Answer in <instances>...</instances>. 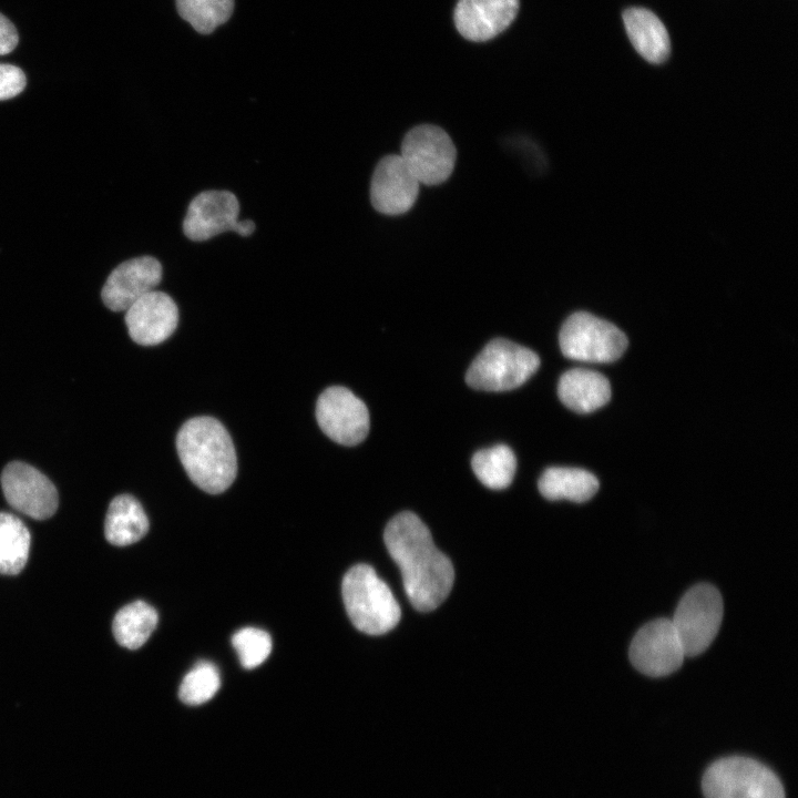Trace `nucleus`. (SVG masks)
<instances>
[{"label":"nucleus","mask_w":798,"mask_h":798,"mask_svg":"<svg viewBox=\"0 0 798 798\" xmlns=\"http://www.w3.org/2000/svg\"><path fill=\"white\" fill-rule=\"evenodd\" d=\"M383 539L412 606L420 612L437 608L452 589L454 571L426 524L415 513L401 512L389 521Z\"/></svg>","instance_id":"obj_1"},{"label":"nucleus","mask_w":798,"mask_h":798,"mask_svg":"<svg viewBox=\"0 0 798 798\" xmlns=\"http://www.w3.org/2000/svg\"><path fill=\"white\" fill-rule=\"evenodd\" d=\"M176 449L187 475L205 492H224L235 480V448L217 419L202 416L187 420L177 433Z\"/></svg>","instance_id":"obj_2"},{"label":"nucleus","mask_w":798,"mask_h":798,"mask_svg":"<svg viewBox=\"0 0 798 798\" xmlns=\"http://www.w3.org/2000/svg\"><path fill=\"white\" fill-rule=\"evenodd\" d=\"M341 592L347 614L357 630L381 635L398 624L400 607L370 565L352 566L344 576Z\"/></svg>","instance_id":"obj_3"},{"label":"nucleus","mask_w":798,"mask_h":798,"mask_svg":"<svg viewBox=\"0 0 798 798\" xmlns=\"http://www.w3.org/2000/svg\"><path fill=\"white\" fill-rule=\"evenodd\" d=\"M540 358L508 339L491 340L470 365L467 383L478 390L507 391L523 385L539 368Z\"/></svg>","instance_id":"obj_4"},{"label":"nucleus","mask_w":798,"mask_h":798,"mask_svg":"<svg viewBox=\"0 0 798 798\" xmlns=\"http://www.w3.org/2000/svg\"><path fill=\"white\" fill-rule=\"evenodd\" d=\"M706 798H785L779 778L768 767L747 757L713 763L703 776Z\"/></svg>","instance_id":"obj_5"},{"label":"nucleus","mask_w":798,"mask_h":798,"mask_svg":"<svg viewBox=\"0 0 798 798\" xmlns=\"http://www.w3.org/2000/svg\"><path fill=\"white\" fill-rule=\"evenodd\" d=\"M562 354L586 362H612L627 348L625 334L615 325L586 311L572 314L560 330Z\"/></svg>","instance_id":"obj_6"},{"label":"nucleus","mask_w":798,"mask_h":798,"mask_svg":"<svg viewBox=\"0 0 798 798\" xmlns=\"http://www.w3.org/2000/svg\"><path fill=\"white\" fill-rule=\"evenodd\" d=\"M723 598L710 584H697L679 601L672 624L686 656L702 654L716 637L723 620Z\"/></svg>","instance_id":"obj_7"},{"label":"nucleus","mask_w":798,"mask_h":798,"mask_svg":"<svg viewBox=\"0 0 798 798\" xmlns=\"http://www.w3.org/2000/svg\"><path fill=\"white\" fill-rule=\"evenodd\" d=\"M399 155L420 184L433 186L452 174L457 150L441 127L420 124L405 135Z\"/></svg>","instance_id":"obj_8"},{"label":"nucleus","mask_w":798,"mask_h":798,"mask_svg":"<svg viewBox=\"0 0 798 798\" xmlns=\"http://www.w3.org/2000/svg\"><path fill=\"white\" fill-rule=\"evenodd\" d=\"M239 203L229 191L209 190L197 194L188 204L183 232L195 242L207 241L224 232L249 236L255 231L250 219H238Z\"/></svg>","instance_id":"obj_9"},{"label":"nucleus","mask_w":798,"mask_h":798,"mask_svg":"<svg viewBox=\"0 0 798 798\" xmlns=\"http://www.w3.org/2000/svg\"><path fill=\"white\" fill-rule=\"evenodd\" d=\"M316 419L327 437L344 446L361 442L370 424L366 405L341 386L321 392L316 403Z\"/></svg>","instance_id":"obj_10"},{"label":"nucleus","mask_w":798,"mask_h":798,"mask_svg":"<svg viewBox=\"0 0 798 798\" xmlns=\"http://www.w3.org/2000/svg\"><path fill=\"white\" fill-rule=\"evenodd\" d=\"M686 654L671 620L658 618L642 626L630 646V659L641 673L661 677L676 672Z\"/></svg>","instance_id":"obj_11"},{"label":"nucleus","mask_w":798,"mask_h":798,"mask_svg":"<svg viewBox=\"0 0 798 798\" xmlns=\"http://www.w3.org/2000/svg\"><path fill=\"white\" fill-rule=\"evenodd\" d=\"M1 487L8 503L35 520L52 516L59 504L54 484L30 464L13 461L1 473Z\"/></svg>","instance_id":"obj_12"},{"label":"nucleus","mask_w":798,"mask_h":798,"mask_svg":"<svg viewBox=\"0 0 798 798\" xmlns=\"http://www.w3.org/2000/svg\"><path fill=\"white\" fill-rule=\"evenodd\" d=\"M419 185L400 155H387L375 167L370 183V202L381 214H405L415 205Z\"/></svg>","instance_id":"obj_13"},{"label":"nucleus","mask_w":798,"mask_h":798,"mask_svg":"<svg viewBox=\"0 0 798 798\" xmlns=\"http://www.w3.org/2000/svg\"><path fill=\"white\" fill-rule=\"evenodd\" d=\"M162 280V265L152 256L131 258L116 266L109 275L101 297L113 311H125L145 294L154 290Z\"/></svg>","instance_id":"obj_14"},{"label":"nucleus","mask_w":798,"mask_h":798,"mask_svg":"<svg viewBox=\"0 0 798 798\" xmlns=\"http://www.w3.org/2000/svg\"><path fill=\"white\" fill-rule=\"evenodd\" d=\"M177 323V306L164 291L152 290L125 310L129 335L142 346L163 342L174 332Z\"/></svg>","instance_id":"obj_15"},{"label":"nucleus","mask_w":798,"mask_h":798,"mask_svg":"<svg viewBox=\"0 0 798 798\" xmlns=\"http://www.w3.org/2000/svg\"><path fill=\"white\" fill-rule=\"evenodd\" d=\"M518 9L519 0H459L454 23L466 39L487 41L511 24Z\"/></svg>","instance_id":"obj_16"},{"label":"nucleus","mask_w":798,"mask_h":798,"mask_svg":"<svg viewBox=\"0 0 798 798\" xmlns=\"http://www.w3.org/2000/svg\"><path fill=\"white\" fill-rule=\"evenodd\" d=\"M557 395L571 410L590 413L610 401L611 385L607 378L597 371L574 368L561 376Z\"/></svg>","instance_id":"obj_17"},{"label":"nucleus","mask_w":798,"mask_h":798,"mask_svg":"<svg viewBox=\"0 0 798 798\" xmlns=\"http://www.w3.org/2000/svg\"><path fill=\"white\" fill-rule=\"evenodd\" d=\"M624 25L635 50L651 63L664 62L671 51L668 32L652 11L631 8L623 13Z\"/></svg>","instance_id":"obj_18"},{"label":"nucleus","mask_w":798,"mask_h":798,"mask_svg":"<svg viewBox=\"0 0 798 798\" xmlns=\"http://www.w3.org/2000/svg\"><path fill=\"white\" fill-rule=\"evenodd\" d=\"M149 531V519L141 503L130 494L115 497L108 509L104 534L116 546H125L141 540Z\"/></svg>","instance_id":"obj_19"},{"label":"nucleus","mask_w":798,"mask_h":798,"mask_svg":"<svg viewBox=\"0 0 798 798\" xmlns=\"http://www.w3.org/2000/svg\"><path fill=\"white\" fill-rule=\"evenodd\" d=\"M596 477L580 468L551 467L539 479V490L548 500L585 502L598 490Z\"/></svg>","instance_id":"obj_20"},{"label":"nucleus","mask_w":798,"mask_h":798,"mask_svg":"<svg viewBox=\"0 0 798 798\" xmlns=\"http://www.w3.org/2000/svg\"><path fill=\"white\" fill-rule=\"evenodd\" d=\"M157 612L144 601L123 606L114 616L112 631L116 642L129 649L141 647L155 630Z\"/></svg>","instance_id":"obj_21"},{"label":"nucleus","mask_w":798,"mask_h":798,"mask_svg":"<svg viewBox=\"0 0 798 798\" xmlns=\"http://www.w3.org/2000/svg\"><path fill=\"white\" fill-rule=\"evenodd\" d=\"M31 536L16 515L0 512V574H19L29 556Z\"/></svg>","instance_id":"obj_22"},{"label":"nucleus","mask_w":798,"mask_h":798,"mask_svg":"<svg viewBox=\"0 0 798 798\" xmlns=\"http://www.w3.org/2000/svg\"><path fill=\"white\" fill-rule=\"evenodd\" d=\"M471 467L477 478L488 488L500 490L513 480L516 459L513 451L505 444H498L475 452Z\"/></svg>","instance_id":"obj_23"},{"label":"nucleus","mask_w":798,"mask_h":798,"mask_svg":"<svg viewBox=\"0 0 798 798\" xmlns=\"http://www.w3.org/2000/svg\"><path fill=\"white\" fill-rule=\"evenodd\" d=\"M178 14L202 34L212 33L232 16L234 0H175Z\"/></svg>","instance_id":"obj_24"},{"label":"nucleus","mask_w":798,"mask_h":798,"mask_svg":"<svg viewBox=\"0 0 798 798\" xmlns=\"http://www.w3.org/2000/svg\"><path fill=\"white\" fill-rule=\"evenodd\" d=\"M221 687L217 667L207 661H201L184 676L181 682L180 699L191 706L209 700Z\"/></svg>","instance_id":"obj_25"},{"label":"nucleus","mask_w":798,"mask_h":798,"mask_svg":"<svg viewBox=\"0 0 798 798\" xmlns=\"http://www.w3.org/2000/svg\"><path fill=\"white\" fill-rule=\"evenodd\" d=\"M232 645L242 666L253 669L264 663L272 652V637L260 628L244 627L232 636Z\"/></svg>","instance_id":"obj_26"},{"label":"nucleus","mask_w":798,"mask_h":798,"mask_svg":"<svg viewBox=\"0 0 798 798\" xmlns=\"http://www.w3.org/2000/svg\"><path fill=\"white\" fill-rule=\"evenodd\" d=\"M27 84L23 71L12 64L0 63V101L20 94Z\"/></svg>","instance_id":"obj_27"},{"label":"nucleus","mask_w":798,"mask_h":798,"mask_svg":"<svg viewBox=\"0 0 798 798\" xmlns=\"http://www.w3.org/2000/svg\"><path fill=\"white\" fill-rule=\"evenodd\" d=\"M19 42V34L14 24L0 13V55L10 53Z\"/></svg>","instance_id":"obj_28"}]
</instances>
